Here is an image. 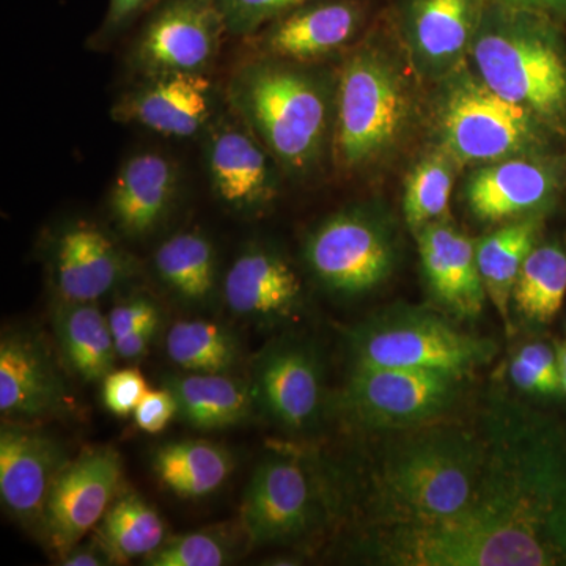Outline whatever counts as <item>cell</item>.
<instances>
[{
  "instance_id": "1",
  "label": "cell",
  "mask_w": 566,
  "mask_h": 566,
  "mask_svg": "<svg viewBox=\"0 0 566 566\" xmlns=\"http://www.w3.org/2000/svg\"><path fill=\"white\" fill-rule=\"evenodd\" d=\"M471 501L439 523L375 528V560L400 566H566V428L495 397Z\"/></svg>"
},
{
  "instance_id": "2",
  "label": "cell",
  "mask_w": 566,
  "mask_h": 566,
  "mask_svg": "<svg viewBox=\"0 0 566 566\" xmlns=\"http://www.w3.org/2000/svg\"><path fill=\"white\" fill-rule=\"evenodd\" d=\"M390 439L371 485L375 528L439 523L474 494L483 464L482 427L430 423Z\"/></svg>"
},
{
  "instance_id": "3",
  "label": "cell",
  "mask_w": 566,
  "mask_h": 566,
  "mask_svg": "<svg viewBox=\"0 0 566 566\" xmlns=\"http://www.w3.org/2000/svg\"><path fill=\"white\" fill-rule=\"evenodd\" d=\"M227 102L290 172H307L322 158L329 96L314 74L262 55L234 70Z\"/></svg>"
},
{
  "instance_id": "4",
  "label": "cell",
  "mask_w": 566,
  "mask_h": 566,
  "mask_svg": "<svg viewBox=\"0 0 566 566\" xmlns=\"http://www.w3.org/2000/svg\"><path fill=\"white\" fill-rule=\"evenodd\" d=\"M469 55L480 80L509 102L545 123L566 117V62L547 14L488 2Z\"/></svg>"
},
{
  "instance_id": "5",
  "label": "cell",
  "mask_w": 566,
  "mask_h": 566,
  "mask_svg": "<svg viewBox=\"0 0 566 566\" xmlns=\"http://www.w3.org/2000/svg\"><path fill=\"white\" fill-rule=\"evenodd\" d=\"M354 367L417 368L471 375L493 359L494 342L458 329L430 308L397 304L346 333Z\"/></svg>"
},
{
  "instance_id": "6",
  "label": "cell",
  "mask_w": 566,
  "mask_h": 566,
  "mask_svg": "<svg viewBox=\"0 0 566 566\" xmlns=\"http://www.w3.org/2000/svg\"><path fill=\"white\" fill-rule=\"evenodd\" d=\"M412 102L400 71L382 52L363 48L338 77L335 159L356 170L381 158L403 136Z\"/></svg>"
},
{
  "instance_id": "7",
  "label": "cell",
  "mask_w": 566,
  "mask_h": 566,
  "mask_svg": "<svg viewBox=\"0 0 566 566\" xmlns=\"http://www.w3.org/2000/svg\"><path fill=\"white\" fill-rule=\"evenodd\" d=\"M439 133L442 148L458 164H490L531 151L539 142L538 117L488 87L479 74L447 76Z\"/></svg>"
},
{
  "instance_id": "8",
  "label": "cell",
  "mask_w": 566,
  "mask_h": 566,
  "mask_svg": "<svg viewBox=\"0 0 566 566\" xmlns=\"http://www.w3.org/2000/svg\"><path fill=\"white\" fill-rule=\"evenodd\" d=\"M468 376L417 368L353 367L338 397L346 419L397 431L439 422L457 408Z\"/></svg>"
},
{
  "instance_id": "9",
  "label": "cell",
  "mask_w": 566,
  "mask_h": 566,
  "mask_svg": "<svg viewBox=\"0 0 566 566\" xmlns=\"http://www.w3.org/2000/svg\"><path fill=\"white\" fill-rule=\"evenodd\" d=\"M305 262L329 292L359 296L385 283L397 262L392 232L364 210L331 216L305 241Z\"/></svg>"
},
{
  "instance_id": "10",
  "label": "cell",
  "mask_w": 566,
  "mask_h": 566,
  "mask_svg": "<svg viewBox=\"0 0 566 566\" xmlns=\"http://www.w3.org/2000/svg\"><path fill=\"white\" fill-rule=\"evenodd\" d=\"M226 31L216 0H166L147 22L132 51L140 76L207 74Z\"/></svg>"
},
{
  "instance_id": "11",
  "label": "cell",
  "mask_w": 566,
  "mask_h": 566,
  "mask_svg": "<svg viewBox=\"0 0 566 566\" xmlns=\"http://www.w3.org/2000/svg\"><path fill=\"white\" fill-rule=\"evenodd\" d=\"M251 387L256 411L290 433H307L322 420L324 371L308 342L281 338L253 363Z\"/></svg>"
},
{
  "instance_id": "12",
  "label": "cell",
  "mask_w": 566,
  "mask_h": 566,
  "mask_svg": "<svg viewBox=\"0 0 566 566\" xmlns=\"http://www.w3.org/2000/svg\"><path fill=\"white\" fill-rule=\"evenodd\" d=\"M203 156L212 191L238 214H260L277 196L274 156L232 109L205 129Z\"/></svg>"
},
{
  "instance_id": "13",
  "label": "cell",
  "mask_w": 566,
  "mask_h": 566,
  "mask_svg": "<svg viewBox=\"0 0 566 566\" xmlns=\"http://www.w3.org/2000/svg\"><path fill=\"white\" fill-rule=\"evenodd\" d=\"M318 516L314 479L300 461L273 455L259 464L241 504V524L252 545L294 542L314 528Z\"/></svg>"
},
{
  "instance_id": "14",
  "label": "cell",
  "mask_w": 566,
  "mask_h": 566,
  "mask_svg": "<svg viewBox=\"0 0 566 566\" xmlns=\"http://www.w3.org/2000/svg\"><path fill=\"white\" fill-rule=\"evenodd\" d=\"M120 482V455L107 447L88 450L63 465L41 521L48 543L61 558L102 523Z\"/></svg>"
},
{
  "instance_id": "15",
  "label": "cell",
  "mask_w": 566,
  "mask_h": 566,
  "mask_svg": "<svg viewBox=\"0 0 566 566\" xmlns=\"http://www.w3.org/2000/svg\"><path fill=\"white\" fill-rule=\"evenodd\" d=\"M216 115L214 85L207 74L147 77L112 109L117 122L177 139L205 133Z\"/></svg>"
},
{
  "instance_id": "16",
  "label": "cell",
  "mask_w": 566,
  "mask_h": 566,
  "mask_svg": "<svg viewBox=\"0 0 566 566\" xmlns=\"http://www.w3.org/2000/svg\"><path fill=\"white\" fill-rule=\"evenodd\" d=\"M488 0H403V32L420 73L447 77L460 69L472 43Z\"/></svg>"
},
{
  "instance_id": "17",
  "label": "cell",
  "mask_w": 566,
  "mask_h": 566,
  "mask_svg": "<svg viewBox=\"0 0 566 566\" xmlns=\"http://www.w3.org/2000/svg\"><path fill=\"white\" fill-rule=\"evenodd\" d=\"M66 461L51 436L3 423L0 431V495L3 506L25 526H41L48 497Z\"/></svg>"
},
{
  "instance_id": "18",
  "label": "cell",
  "mask_w": 566,
  "mask_h": 566,
  "mask_svg": "<svg viewBox=\"0 0 566 566\" xmlns=\"http://www.w3.org/2000/svg\"><path fill=\"white\" fill-rule=\"evenodd\" d=\"M364 21L354 0H311L251 36L263 57L311 62L342 50Z\"/></svg>"
},
{
  "instance_id": "19",
  "label": "cell",
  "mask_w": 566,
  "mask_h": 566,
  "mask_svg": "<svg viewBox=\"0 0 566 566\" xmlns=\"http://www.w3.org/2000/svg\"><path fill=\"white\" fill-rule=\"evenodd\" d=\"M71 398L54 360L32 334L10 333L0 342V412L9 419L61 416Z\"/></svg>"
},
{
  "instance_id": "20",
  "label": "cell",
  "mask_w": 566,
  "mask_h": 566,
  "mask_svg": "<svg viewBox=\"0 0 566 566\" xmlns=\"http://www.w3.org/2000/svg\"><path fill=\"white\" fill-rule=\"evenodd\" d=\"M553 164L531 156L490 163L469 177L464 196L469 210L483 222L534 214L553 202L558 191Z\"/></svg>"
},
{
  "instance_id": "21",
  "label": "cell",
  "mask_w": 566,
  "mask_h": 566,
  "mask_svg": "<svg viewBox=\"0 0 566 566\" xmlns=\"http://www.w3.org/2000/svg\"><path fill=\"white\" fill-rule=\"evenodd\" d=\"M428 289L446 314L472 318L485 304L475 244L452 223H428L417 232Z\"/></svg>"
},
{
  "instance_id": "22",
  "label": "cell",
  "mask_w": 566,
  "mask_h": 566,
  "mask_svg": "<svg viewBox=\"0 0 566 566\" xmlns=\"http://www.w3.org/2000/svg\"><path fill=\"white\" fill-rule=\"evenodd\" d=\"M129 274V256L95 226L74 223L59 237L54 251L59 300L95 303Z\"/></svg>"
},
{
  "instance_id": "23",
  "label": "cell",
  "mask_w": 566,
  "mask_h": 566,
  "mask_svg": "<svg viewBox=\"0 0 566 566\" xmlns=\"http://www.w3.org/2000/svg\"><path fill=\"white\" fill-rule=\"evenodd\" d=\"M180 185L178 167L158 151L126 159L112 185V218L126 237L151 233L166 218Z\"/></svg>"
},
{
  "instance_id": "24",
  "label": "cell",
  "mask_w": 566,
  "mask_h": 566,
  "mask_svg": "<svg viewBox=\"0 0 566 566\" xmlns=\"http://www.w3.org/2000/svg\"><path fill=\"white\" fill-rule=\"evenodd\" d=\"M300 277L283 256L270 249H245L226 275L223 296L233 314L271 322L292 315L300 305Z\"/></svg>"
},
{
  "instance_id": "25",
  "label": "cell",
  "mask_w": 566,
  "mask_h": 566,
  "mask_svg": "<svg viewBox=\"0 0 566 566\" xmlns=\"http://www.w3.org/2000/svg\"><path fill=\"white\" fill-rule=\"evenodd\" d=\"M164 387L177 398L178 416L200 430L244 423L256 409L251 382L227 374L170 375Z\"/></svg>"
},
{
  "instance_id": "26",
  "label": "cell",
  "mask_w": 566,
  "mask_h": 566,
  "mask_svg": "<svg viewBox=\"0 0 566 566\" xmlns=\"http://www.w3.org/2000/svg\"><path fill=\"white\" fill-rule=\"evenodd\" d=\"M52 324L66 363L85 381H99L114 368L117 349L109 318L95 303L59 300Z\"/></svg>"
},
{
  "instance_id": "27",
  "label": "cell",
  "mask_w": 566,
  "mask_h": 566,
  "mask_svg": "<svg viewBox=\"0 0 566 566\" xmlns=\"http://www.w3.org/2000/svg\"><path fill=\"white\" fill-rule=\"evenodd\" d=\"M538 232V219L532 216V218L521 219L502 227L497 232L488 234L475 244L476 264H479L486 296L494 304L506 329L512 327L510 305H512L517 274L524 260L535 248Z\"/></svg>"
},
{
  "instance_id": "28",
  "label": "cell",
  "mask_w": 566,
  "mask_h": 566,
  "mask_svg": "<svg viewBox=\"0 0 566 566\" xmlns=\"http://www.w3.org/2000/svg\"><path fill=\"white\" fill-rule=\"evenodd\" d=\"M153 469L178 497L202 499L223 485L232 472L233 458L212 442H167L156 450Z\"/></svg>"
},
{
  "instance_id": "29",
  "label": "cell",
  "mask_w": 566,
  "mask_h": 566,
  "mask_svg": "<svg viewBox=\"0 0 566 566\" xmlns=\"http://www.w3.org/2000/svg\"><path fill=\"white\" fill-rule=\"evenodd\" d=\"M566 296V252L557 244L535 245L517 274L512 303L534 326L556 319Z\"/></svg>"
},
{
  "instance_id": "30",
  "label": "cell",
  "mask_w": 566,
  "mask_h": 566,
  "mask_svg": "<svg viewBox=\"0 0 566 566\" xmlns=\"http://www.w3.org/2000/svg\"><path fill=\"white\" fill-rule=\"evenodd\" d=\"M99 546L111 560L150 556L166 539L161 516L136 493L122 494L107 509L98 528Z\"/></svg>"
},
{
  "instance_id": "31",
  "label": "cell",
  "mask_w": 566,
  "mask_h": 566,
  "mask_svg": "<svg viewBox=\"0 0 566 566\" xmlns=\"http://www.w3.org/2000/svg\"><path fill=\"white\" fill-rule=\"evenodd\" d=\"M156 273L188 303H203L216 285V252L199 232H181L164 241L155 253Z\"/></svg>"
},
{
  "instance_id": "32",
  "label": "cell",
  "mask_w": 566,
  "mask_h": 566,
  "mask_svg": "<svg viewBox=\"0 0 566 566\" xmlns=\"http://www.w3.org/2000/svg\"><path fill=\"white\" fill-rule=\"evenodd\" d=\"M169 359L189 374H229L240 360V344L219 324L191 319L170 327L166 337Z\"/></svg>"
},
{
  "instance_id": "33",
  "label": "cell",
  "mask_w": 566,
  "mask_h": 566,
  "mask_svg": "<svg viewBox=\"0 0 566 566\" xmlns=\"http://www.w3.org/2000/svg\"><path fill=\"white\" fill-rule=\"evenodd\" d=\"M458 161L444 148L416 164L405 182L403 211L408 226L419 232L428 223L444 221Z\"/></svg>"
},
{
  "instance_id": "34",
  "label": "cell",
  "mask_w": 566,
  "mask_h": 566,
  "mask_svg": "<svg viewBox=\"0 0 566 566\" xmlns=\"http://www.w3.org/2000/svg\"><path fill=\"white\" fill-rule=\"evenodd\" d=\"M513 386L534 397L556 398L564 395L556 345L532 342L513 357L509 368Z\"/></svg>"
},
{
  "instance_id": "35",
  "label": "cell",
  "mask_w": 566,
  "mask_h": 566,
  "mask_svg": "<svg viewBox=\"0 0 566 566\" xmlns=\"http://www.w3.org/2000/svg\"><path fill=\"white\" fill-rule=\"evenodd\" d=\"M229 547L211 532H192L164 539L158 549L144 558L150 566H221L229 560Z\"/></svg>"
},
{
  "instance_id": "36",
  "label": "cell",
  "mask_w": 566,
  "mask_h": 566,
  "mask_svg": "<svg viewBox=\"0 0 566 566\" xmlns=\"http://www.w3.org/2000/svg\"><path fill=\"white\" fill-rule=\"evenodd\" d=\"M227 33L251 39L271 22L300 9L311 0H216Z\"/></svg>"
},
{
  "instance_id": "37",
  "label": "cell",
  "mask_w": 566,
  "mask_h": 566,
  "mask_svg": "<svg viewBox=\"0 0 566 566\" xmlns=\"http://www.w3.org/2000/svg\"><path fill=\"white\" fill-rule=\"evenodd\" d=\"M147 392V381L137 368L111 371L104 378L103 400L112 415L118 417L133 415Z\"/></svg>"
},
{
  "instance_id": "38",
  "label": "cell",
  "mask_w": 566,
  "mask_h": 566,
  "mask_svg": "<svg viewBox=\"0 0 566 566\" xmlns=\"http://www.w3.org/2000/svg\"><path fill=\"white\" fill-rule=\"evenodd\" d=\"M178 415V403L175 395L167 387L159 390H150L144 395L140 403L134 411V419L140 430L147 433H161L170 420Z\"/></svg>"
},
{
  "instance_id": "39",
  "label": "cell",
  "mask_w": 566,
  "mask_h": 566,
  "mask_svg": "<svg viewBox=\"0 0 566 566\" xmlns=\"http://www.w3.org/2000/svg\"><path fill=\"white\" fill-rule=\"evenodd\" d=\"M159 322V311L147 297H134L115 305L109 314V324L115 342L126 337L144 324Z\"/></svg>"
},
{
  "instance_id": "40",
  "label": "cell",
  "mask_w": 566,
  "mask_h": 566,
  "mask_svg": "<svg viewBox=\"0 0 566 566\" xmlns=\"http://www.w3.org/2000/svg\"><path fill=\"white\" fill-rule=\"evenodd\" d=\"M151 0H109L106 20L103 22V39H109L115 33L122 32L140 13Z\"/></svg>"
},
{
  "instance_id": "41",
  "label": "cell",
  "mask_w": 566,
  "mask_h": 566,
  "mask_svg": "<svg viewBox=\"0 0 566 566\" xmlns=\"http://www.w3.org/2000/svg\"><path fill=\"white\" fill-rule=\"evenodd\" d=\"M158 324L159 322L144 324V326L137 327L136 331H133L126 337L115 342L117 356H120L122 359H137V357H140L150 346L156 329H158Z\"/></svg>"
},
{
  "instance_id": "42",
  "label": "cell",
  "mask_w": 566,
  "mask_h": 566,
  "mask_svg": "<svg viewBox=\"0 0 566 566\" xmlns=\"http://www.w3.org/2000/svg\"><path fill=\"white\" fill-rule=\"evenodd\" d=\"M509 9L536 11L547 17L566 18V0H488Z\"/></svg>"
},
{
  "instance_id": "43",
  "label": "cell",
  "mask_w": 566,
  "mask_h": 566,
  "mask_svg": "<svg viewBox=\"0 0 566 566\" xmlns=\"http://www.w3.org/2000/svg\"><path fill=\"white\" fill-rule=\"evenodd\" d=\"M111 558L104 553H92L91 549L73 547L69 554L62 557V565L66 566H98L109 564Z\"/></svg>"
},
{
  "instance_id": "44",
  "label": "cell",
  "mask_w": 566,
  "mask_h": 566,
  "mask_svg": "<svg viewBox=\"0 0 566 566\" xmlns=\"http://www.w3.org/2000/svg\"><path fill=\"white\" fill-rule=\"evenodd\" d=\"M556 352L558 359V368H560L562 387L566 395V340L556 342Z\"/></svg>"
}]
</instances>
